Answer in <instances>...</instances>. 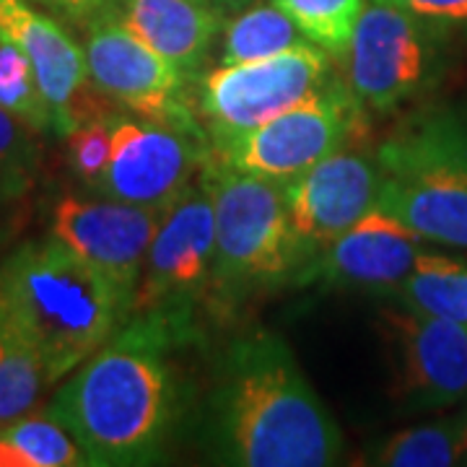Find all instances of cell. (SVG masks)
Instances as JSON below:
<instances>
[{
    "instance_id": "52a82bcc",
    "label": "cell",
    "mask_w": 467,
    "mask_h": 467,
    "mask_svg": "<svg viewBox=\"0 0 467 467\" xmlns=\"http://www.w3.org/2000/svg\"><path fill=\"white\" fill-rule=\"evenodd\" d=\"M367 115L368 109L350 86L335 76L315 97L234 138L226 146L211 149V156L242 174L291 182L325 156L361 143L368 133Z\"/></svg>"
},
{
    "instance_id": "4316f807",
    "label": "cell",
    "mask_w": 467,
    "mask_h": 467,
    "mask_svg": "<svg viewBox=\"0 0 467 467\" xmlns=\"http://www.w3.org/2000/svg\"><path fill=\"white\" fill-rule=\"evenodd\" d=\"M418 18L429 29H450L467 24V0H387Z\"/></svg>"
},
{
    "instance_id": "4fadbf2b",
    "label": "cell",
    "mask_w": 467,
    "mask_h": 467,
    "mask_svg": "<svg viewBox=\"0 0 467 467\" xmlns=\"http://www.w3.org/2000/svg\"><path fill=\"white\" fill-rule=\"evenodd\" d=\"M0 32L29 57L52 112V133L67 135L115 112L88 76L86 52L50 14L32 8L29 0H0Z\"/></svg>"
},
{
    "instance_id": "ffe728a7",
    "label": "cell",
    "mask_w": 467,
    "mask_h": 467,
    "mask_svg": "<svg viewBox=\"0 0 467 467\" xmlns=\"http://www.w3.org/2000/svg\"><path fill=\"white\" fill-rule=\"evenodd\" d=\"M395 296L400 304L467 325V263L423 250Z\"/></svg>"
},
{
    "instance_id": "83f0119b",
    "label": "cell",
    "mask_w": 467,
    "mask_h": 467,
    "mask_svg": "<svg viewBox=\"0 0 467 467\" xmlns=\"http://www.w3.org/2000/svg\"><path fill=\"white\" fill-rule=\"evenodd\" d=\"M39 5H45L52 16H60L76 24V26H91L99 18L117 16V8L122 0H36Z\"/></svg>"
},
{
    "instance_id": "ba28073f",
    "label": "cell",
    "mask_w": 467,
    "mask_h": 467,
    "mask_svg": "<svg viewBox=\"0 0 467 467\" xmlns=\"http://www.w3.org/2000/svg\"><path fill=\"white\" fill-rule=\"evenodd\" d=\"M335 78L330 55L306 42L294 50L239 66H216L195 78V112L211 149L284 115Z\"/></svg>"
},
{
    "instance_id": "2e32d148",
    "label": "cell",
    "mask_w": 467,
    "mask_h": 467,
    "mask_svg": "<svg viewBox=\"0 0 467 467\" xmlns=\"http://www.w3.org/2000/svg\"><path fill=\"white\" fill-rule=\"evenodd\" d=\"M423 242L426 239L400 218L374 205L367 216L358 218L348 232L301 267L296 284L319 281L325 285L395 294L413 273Z\"/></svg>"
},
{
    "instance_id": "8992f818",
    "label": "cell",
    "mask_w": 467,
    "mask_h": 467,
    "mask_svg": "<svg viewBox=\"0 0 467 467\" xmlns=\"http://www.w3.org/2000/svg\"><path fill=\"white\" fill-rule=\"evenodd\" d=\"M213 257V198L201 174L164 211L140 270L130 317L159 319L184 343L195 333L192 315L198 301L211 291Z\"/></svg>"
},
{
    "instance_id": "30bf717a",
    "label": "cell",
    "mask_w": 467,
    "mask_h": 467,
    "mask_svg": "<svg viewBox=\"0 0 467 467\" xmlns=\"http://www.w3.org/2000/svg\"><path fill=\"white\" fill-rule=\"evenodd\" d=\"M86 32L88 76L115 107L146 122L205 133L195 104L187 101V78L119 18H99Z\"/></svg>"
},
{
    "instance_id": "e0dca14e",
    "label": "cell",
    "mask_w": 467,
    "mask_h": 467,
    "mask_svg": "<svg viewBox=\"0 0 467 467\" xmlns=\"http://www.w3.org/2000/svg\"><path fill=\"white\" fill-rule=\"evenodd\" d=\"M117 18L187 81H195L229 16L198 0H122Z\"/></svg>"
},
{
    "instance_id": "4dcf8cb0",
    "label": "cell",
    "mask_w": 467,
    "mask_h": 467,
    "mask_svg": "<svg viewBox=\"0 0 467 467\" xmlns=\"http://www.w3.org/2000/svg\"><path fill=\"white\" fill-rule=\"evenodd\" d=\"M3 244H5V232H3V226H0V250H3Z\"/></svg>"
},
{
    "instance_id": "f546056e",
    "label": "cell",
    "mask_w": 467,
    "mask_h": 467,
    "mask_svg": "<svg viewBox=\"0 0 467 467\" xmlns=\"http://www.w3.org/2000/svg\"><path fill=\"white\" fill-rule=\"evenodd\" d=\"M462 465H467V418L462 420Z\"/></svg>"
},
{
    "instance_id": "3957f363",
    "label": "cell",
    "mask_w": 467,
    "mask_h": 467,
    "mask_svg": "<svg viewBox=\"0 0 467 467\" xmlns=\"http://www.w3.org/2000/svg\"><path fill=\"white\" fill-rule=\"evenodd\" d=\"M130 319V301L60 239L26 242L0 263V322L36 353L47 382L70 371Z\"/></svg>"
},
{
    "instance_id": "ac0fdd59",
    "label": "cell",
    "mask_w": 467,
    "mask_h": 467,
    "mask_svg": "<svg viewBox=\"0 0 467 467\" xmlns=\"http://www.w3.org/2000/svg\"><path fill=\"white\" fill-rule=\"evenodd\" d=\"M309 39L278 5H250L226 18L218 36V66H239L265 60L285 50L306 45Z\"/></svg>"
},
{
    "instance_id": "7a4b0ae2",
    "label": "cell",
    "mask_w": 467,
    "mask_h": 467,
    "mask_svg": "<svg viewBox=\"0 0 467 467\" xmlns=\"http://www.w3.org/2000/svg\"><path fill=\"white\" fill-rule=\"evenodd\" d=\"M211 439L221 462L242 467H325L343 450V434L296 356L267 330L242 335L223 350Z\"/></svg>"
},
{
    "instance_id": "d6986e66",
    "label": "cell",
    "mask_w": 467,
    "mask_h": 467,
    "mask_svg": "<svg viewBox=\"0 0 467 467\" xmlns=\"http://www.w3.org/2000/svg\"><path fill=\"white\" fill-rule=\"evenodd\" d=\"M88 465L81 444L52 416H21L0 431V467Z\"/></svg>"
},
{
    "instance_id": "6da1fadb",
    "label": "cell",
    "mask_w": 467,
    "mask_h": 467,
    "mask_svg": "<svg viewBox=\"0 0 467 467\" xmlns=\"http://www.w3.org/2000/svg\"><path fill=\"white\" fill-rule=\"evenodd\" d=\"M174 346L182 343L164 322L135 315L70 371L47 416L73 434L88 465H150L164 454L180 405Z\"/></svg>"
},
{
    "instance_id": "d4e9b609",
    "label": "cell",
    "mask_w": 467,
    "mask_h": 467,
    "mask_svg": "<svg viewBox=\"0 0 467 467\" xmlns=\"http://www.w3.org/2000/svg\"><path fill=\"white\" fill-rule=\"evenodd\" d=\"M39 177L36 130L0 107V202L21 201Z\"/></svg>"
},
{
    "instance_id": "277c9868",
    "label": "cell",
    "mask_w": 467,
    "mask_h": 467,
    "mask_svg": "<svg viewBox=\"0 0 467 467\" xmlns=\"http://www.w3.org/2000/svg\"><path fill=\"white\" fill-rule=\"evenodd\" d=\"M202 180L213 198L216 257L208 296L221 312L296 284L306 252L294 234L284 182L242 174L208 156Z\"/></svg>"
},
{
    "instance_id": "7c38bea8",
    "label": "cell",
    "mask_w": 467,
    "mask_h": 467,
    "mask_svg": "<svg viewBox=\"0 0 467 467\" xmlns=\"http://www.w3.org/2000/svg\"><path fill=\"white\" fill-rule=\"evenodd\" d=\"M395 350V398L405 410H441L467 398V325L416 306L382 309Z\"/></svg>"
},
{
    "instance_id": "cb8c5ba5",
    "label": "cell",
    "mask_w": 467,
    "mask_h": 467,
    "mask_svg": "<svg viewBox=\"0 0 467 467\" xmlns=\"http://www.w3.org/2000/svg\"><path fill=\"white\" fill-rule=\"evenodd\" d=\"M0 107L36 133H52V112L36 84L32 63L5 34L0 36Z\"/></svg>"
},
{
    "instance_id": "8fae6325",
    "label": "cell",
    "mask_w": 467,
    "mask_h": 467,
    "mask_svg": "<svg viewBox=\"0 0 467 467\" xmlns=\"http://www.w3.org/2000/svg\"><path fill=\"white\" fill-rule=\"evenodd\" d=\"M429 29L387 0H367L346 52V84L368 112L389 115L416 97L431 66Z\"/></svg>"
},
{
    "instance_id": "5bb4252c",
    "label": "cell",
    "mask_w": 467,
    "mask_h": 467,
    "mask_svg": "<svg viewBox=\"0 0 467 467\" xmlns=\"http://www.w3.org/2000/svg\"><path fill=\"white\" fill-rule=\"evenodd\" d=\"M161 218L164 211L159 208L101 195L94 201L66 195L52 208L50 236L97 267L133 306L140 270Z\"/></svg>"
},
{
    "instance_id": "603a6c76",
    "label": "cell",
    "mask_w": 467,
    "mask_h": 467,
    "mask_svg": "<svg viewBox=\"0 0 467 467\" xmlns=\"http://www.w3.org/2000/svg\"><path fill=\"white\" fill-rule=\"evenodd\" d=\"M301 34L333 57H346L367 0H273Z\"/></svg>"
},
{
    "instance_id": "9a60e30c",
    "label": "cell",
    "mask_w": 467,
    "mask_h": 467,
    "mask_svg": "<svg viewBox=\"0 0 467 467\" xmlns=\"http://www.w3.org/2000/svg\"><path fill=\"white\" fill-rule=\"evenodd\" d=\"M353 146L335 150L291 182H284L288 218L306 252V263L377 205V159H368Z\"/></svg>"
},
{
    "instance_id": "1f68e13d",
    "label": "cell",
    "mask_w": 467,
    "mask_h": 467,
    "mask_svg": "<svg viewBox=\"0 0 467 467\" xmlns=\"http://www.w3.org/2000/svg\"><path fill=\"white\" fill-rule=\"evenodd\" d=\"M0 36H3V34H0Z\"/></svg>"
},
{
    "instance_id": "f1b7e54d",
    "label": "cell",
    "mask_w": 467,
    "mask_h": 467,
    "mask_svg": "<svg viewBox=\"0 0 467 467\" xmlns=\"http://www.w3.org/2000/svg\"><path fill=\"white\" fill-rule=\"evenodd\" d=\"M198 3H205V5H211V8H216L223 16H234V14H239V11L254 5L257 0H198Z\"/></svg>"
},
{
    "instance_id": "7402d4cb",
    "label": "cell",
    "mask_w": 467,
    "mask_h": 467,
    "mask_svg": "<svg viewBox=\"0 0 467 467\" xmlns=\"http://www.w3.org/2000/svg\"><path fill=\"white\" fill-rule=\"evenodd\" d=\"M45 387V368L11 327L0 322V426L32 413Z\"/></svg>"
},
{
    "instance_id": "484cf974",
    "label": "cell",
    "mask_w": 467,
    "mask_h": 467,
    "mask_svg": "<svg viewBox=\"0 0 467 467\" xmlns=\"http://www.w3.org/2000/svg\"><path fill=\"white\" fill-rule=\"evenodd\" d=\"M115 115V112H112ZM112 115L88 119L67 133V159L78 180L91 187L101 177L112 150Z\"/></svg>"
},
{
    "instance_id": "44dd1931",
    "label": "cell",
    "mask_w": 467,
    "mask_h": 467,
    "mask_svg": "<svg viewBox=\"0 0 467 467\" xmlns=\"http://www.w3.org/2000/svg\"><path fill=\"white\" fill-rule=\"evenodd\" d=\"M384 467H447L462 462V420H436L389 434L368 457Z\"/></svg>"
},
{
    "instance_id": "9c48e42d",
    "label": "cell",
    "mask_w": 467,
    "mask_h": 467,
    "mask_svg": "<svg viewBox=\"0 0 467 467\" xmlns=\"http://www.w3.org/2000/svg\"><path fill=\"white\" fill-rule=\"evenodd\" d=\"M208 156V133L115 112L109 161L88 190L101 198L167 211L201 177Z\"/></svg>"
},
{
    "instance_id": "5b68a950",
    "label": "cell",
    "mask_w": 467,
    "mask_h": 467,
    "mask_svg": "<svg viewBox=\"0 0 467 467\" xmlns=\"http://www.w3.org/2000/svg\"><path fill=\"white\" fill-rule=\"evenodd\" d=\"M377 205L426 242L467 250V128L451 112L405 119L374 153Z\"/></svg>"
}]
</instances>
